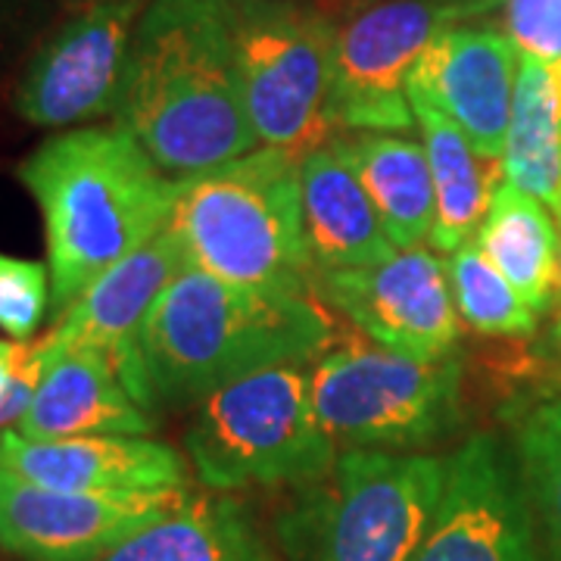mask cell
Here are the masks:
<instances>
[{"mask_svg":"<svg viewBox=\"0 0 561 561\" xmlns=\"http://www.w3.org/2000/svg\"><path fill=\"white\" fill-rule=\"evenodd\" d=\"M113 119L179 181L256 150L234 0H150L135 25Z\"/></svg>","mask_w":561,"mask_h":561,"instance_id":"cell-1","label":"cell"},{"mask_svg":"<svg viewBox=\"0 0 561 561\" xmlns=\"http://www.w3.org/2000/svg\"><path fill=\"white\" fill-rule=\"evenodd\" d=\"M44 219L54 312L169 228L179 179L122 125L66 128L16 169Z\"/></svg>","mask_w":561,"mask_h":561,"instance_id":"cell-2","label":"cell"},{"mask_svg":"<svg viewBox=\"0 0 561 561\" xmlns=\"http://www.w3.org/2000/svg\"><path fill=\"white\" fill-rule=\"evenodd\" d=\"M328 346L331 319L309 290L241 287L187 262L144 328L140 359L153 409H187L253 371L309 365Z\"/></svg>","mask_w":561,"mask_h":561,"instance_id":"cell-3","label":"cell"},{"mask_svg":"<svg viewBox=\"0 0 561 561\" xmlns=\"http://www.w3.org/2000/svg\"><path fill=\"white\" fill-rule=\"evenodd\" d=\"M172 234L194 268L241 287L309 290L300 157L256 147L179 181Z\"/></svg>","mask_w":561,"mask_h":561,"instance_id":"cell-4","label":"cell"},{"mask_svg":"<svg viewBox=\"0 0 561 561\" xmlns=\"http://www.w3.org/2000/svg\"><path fill=\"white\" fill-rule=\"evenodd\" d=\"M184 449L216 493L316 486L341 459L316 415L306 365H275L209 393L184 431Z\"/></svg>","mask_w":561,"mask_h":561,"instance_id":"cell-5","label":"cell"},{"mask_svg":"<svg viewBox=\"0 0 561 561\" xmlns=\"http://www.w3.org/2000/svg\"><path fill=\"white\" fill-rule=\"evenodd\" d=\"M321 427L337 449L409 453L461 424V359H412L387 346H337L309 368Z\"/></svg>","mask_w":561,"mask_h":561,"instance_id":"cell-6","label":"cell"},{"mask_svg":"<svg viewBox=\"0 0 561 561\" xmlns=\"http://www.w3.org/2000/svg\"><path fill=\"white\" fill-rule=\"evenodd\" d=\"M243 106L262 147L306 157L337 138L331 119L334 20L297 0H234Z\"/></svg>","mask_w":561,"mask_h":561,"instance_id":"cell-7","label":"cell"},{"mask_svg":"<svg viewBox=\"0 0 561 561\" xmlns=\"http://www.w3.org/2000/svg\"><path fill=\"white\" fill-rule=\"evenodd\" d=\"M446 483V459L346 449L316 483L306 527L309 561H412Z\"/></svg>","mask_w":561,"mask_h":561,"instance_id":"cell-8","label":"cell"},{"mask_svg":"<svg viewBox=\"0 0 561 561\" xmlns=\"http://www.w3.org/2000/svg\"><path fill=\"white\" fill-rule=\"evenodd\" d=\"M453 22L461 20L427 0H359L334 20L331 119L337 131L402 135L415 128L412 69Z\"/></svg>","mask_w":561,"mask_h":561,"instance_id":"cell-9","label":"cell"},{"mask_svg":"<svg viewBox=\"0 0 561 561\" xmlns=\"http://www.w3.org/2000/svg\"><path fill=\"white\" fill-rule=\"evenodd\" d=\"M147 0L72 10L22 69L13 106L38 128H81L116 113L135 25Z\"/></svg>","mask_w":561,"mask_h":561,"instance_id":"cell-10","label":"cell"},{"mask_svg":"<svg viewBox=\"0 0 561 561\" xmlns=\"http://www.w3.org/2000/svg\"><path fill=\"white\" fill-rule=\"evenodd\" d=\"M412 561H540L518 461L493 434L446 456L440 502Z\"/></svg>","mask_w":561,"mask_h":561,"instance_id":"cell-11","label":"cell"},{"mask_svg":"<svg viewBox=\"0 0 561 561\" xmlns=\"http://www.w3.org/2000/svg\"><path fill=\"white\" fill-rule=\"evenodd\" d=\"M319 297L365 337L412 359H443L459 343V309L443 260L412 247L375 265L312 278Z\"/></svg>","mask_w":561,"mask_h":561,"instance_id":"cell-12","label":"cell"},{"mask_svg":"<svg viewBox=\"0 0 561 561\" xmlns=\"http://www.w3.org/2000/svg\"><path fill=\"white\" fill-rule=\"evenodd\" d=\"M187 265L184 247L165 228L131 256L116 262L101 278L81 290L79 300L62 309L60 324L38 341L41 359L50 365L66 353H101L116 368L119 381L135 400L157 415L140 359V337L169 280Z\"/></svg>","mask_w":561,"mask_h":561,"instance_id":"cell-13","label":"cell"},{"mask_svg":"<svg viewBox=\"0 0 561 561\" xmlns=\"http://www.w3.org/2000/svg\"><path fill=\"white\" fill-rule=\"evenodd\" d=\"M184 496L187 490L144 496L69 493L0 468V549L20 561H101Z\"/></svg>","mask_w":561,"mask_h":561,"instance_id":"cell-14","label":"cell"},{"mask_svg":"<svg viewBox=\"0 0 561 561\" xmlns=\"http://www.w3.org/2000/svg\"><path fill=\"white\" fill-rule=\"evenodd\" d=\"M518 60L522 54L505 32L453 22L427 44L409 88L456 122L483 160L502 162Z\"/></svg>","mask_w":561,"mask_h":561,"instance_id":"cell-15","label":"cell"},{"mask_svg":"<svg viewBox=\"0 0 561 561\" xmlns=\"http://www.w3.org/2000/svg\"><path fill=\"white\" fill-rule=\"evenodd\" d=\"M0 468L50 490L94 496H144L187 490L184 456L153 437L28 440L13 427L0 434Z\"/></svg>","mask_w":561,"mask_h":561,"instance_id":"cell-16","label":"cell"},{"mask_svg":"<svg viewBox=\"0 0 561 561\" xmlns=\"http://www.w3.org/2000/svg\"><path fill=\"white\" fill-rule=\"evenodd\" d=\"M157 415L147 412L101 353H66L41 375L16 434L28 440L62 437H150Z\"/></svg>","mask_w":561,"mask_h":561,"instance_id":"cell-17","label":"cell"},{"mask_svg":"<svg viewBox=\"0 0 561 561\" xmlns=\"http://www.w3.org/2000/svg\"><path fill=\"white\" fill-rule=\"evenodd\" d=\"M300 194L312 278L324 272L375 265L397 253L375 203L368 201L359 179L331 150V144L300 160Z\"/></svg>","mask_w":561,"mask_h":561,"instance_id":"cell-18","label":"cell"},{"mask_svg":"<svg viewBox=\"0 0 561 561\" xmlns=\"http://www.w3.org/2000/svg\"><path fill=\"white\" fill-rule=\"evenodd\" d=\"M331 150L359 179L397 250L431 241L437 197L419 140L387 131H341L331 140Z\"/></svg>","mask_w":561,"mask_h":561,"instance_id":"cell-19","label":"cell"},{"mask_svg":"<svg viewBox=\"0 0 561 561\" xmlns=\"http://www.w3.org/2000/svg\"><path fill=\"white\" fill-rule=\"evenodd\" d=\"M101 561H275L250 508L228 493L184 496Z\"/></svg>","mask_w":561,"mask_h":561,"instance_id":"cell-20","label":"cell"},{"mask_svg":"<svg viewBox=\"0 0 561 561\" xmlns=\"http://www.w3.org/2000/svg\"><path fill=\"white\" fill-rule=\"evenodd\" d=\"M474 241L537 312L552 309L561 294L559 228L537 197L496 181Z\"/></svg>","mask_w":561,"mask_h":561,"instance_id":"cell-21","label":"cell"},{"mask_svg":"<svg viewBox=\"0 0 561 561\" xmlns=\"http://www.w3.org/2000/svg\"><path fill=\"white\" fill-rule=\"evenodd\" d=\"M500 165L505 181L537 197L561 228V62L518 60Z\"/></svg>","mask_w":561,"mask_h":561,"instance_id":"cell-22","label":"cell"},{"mask_svg":"<svg viewBox=\"0 0 561 561\" xmlns=\"http://www.w3.org/2000/svg\"><path fill=\"white\" fill-rule=\"evenodd\" d=\"M409 101H412L415 128L421 131V147L427 153L434 197H437L431 243L440 253H453L461 243L478 238L496 181L483 169V157L461 135L456 122L446 119L415 88H409Z\"/></svg>","mask_w":561,"mask_h":561,"instance_id":"cell-23","label":"cell"},{"mask_svg":"<svg viewBox=\"0 0 561 561\" xmlns=\"http://www.w3.org/2000/svg\"><path fill=\"white\" fill-rule=\"evenodd\" d=\"M459 319L490 337H530L540 312L515 290V284L490 262L478 241L461 243L443 260Z\"/></svg>","mask_w":561,"mask_h":561,"instance_id":"cell-24","label":"cell"},{"mask_svg":"<svg viewBox=\"0 0 561 561\" xmlns=\"http://www.w3.org/2000/svg\"><path fill=\"white\" fill-rule=\"evenodd\" d=\"M515 461L537 512L552 561H561V397L524 409L512 421Z\"/></svg>","mask_w":561,"mask_h":561,"instance_id":"cell-25","label":"cell"},{"mask_svg":"<svg viewBox=\"0 0 561 561\" xmlns=\"http://www.w3.org/2000/svg\"><path fill=\"white\" fill-rule=\"evenodd\" d=\"M54 309L47 262L0 253V331L28 341Z\"/></svg>","mask_w":561,"mask_h":561,"instance_id":"cell-26","label":"cell"},{"mask_svg":"<svg viewBox=\"0 0 561 561\" xmlns=\"http://www.w3.org/2000/svg\"><path fill=\"white\" fill-rule=\"evenodd\" d=\"M505 35L522 57L561 62V0H505Z\"/></svg>","mask_w":561,"mask_h":561,"instance_id":"cell-27","label":"cell"},{"mask_svg":"<svg viewBox=\"0 0 561 561\" xmlns=\"http://www.w3.org/2000/svg\"><path fill=\"white\" fill-rule=\"evenodd\" d=\"M44 359H41L38 346L32 343V350H28V356L22 359L20 371H16V378L13 383L0 393V434H7V431H13L16 424L22 421V415L28 412V405H32V397H35V390H38L41 375H44Z\"/></svg>","mask_w":561,"mask_h":561,"instance_id":"cell-28","label":"cell"},{"mask_svg":"<svg viewBox=\"0 0 561 561\" xmlns=\"http://www.w3.org/2000/svg\"><path fill=\"white\" fill-rule=\"evenodd\" d=\"M28 350H32V346L22 341H0V393L13 383L22 359L28 356Z\"/></svg>","mask_w":561,"mask_h":561,"instance_id":"cell-29","label":"cell"},{"mask_svg":"<svg viewBox=\"0 0 561 561\" xmlns=\"http://www.w3.org/2000/svg\"><path fill=\"white\" fill-rule=\"evenodd\" d=\"M359 3V0H353ZM427 3H437L443 10L456 13L459 20H471V16H483V13H493L496 7H502L505 0H427Z\"/></svg>","mask_w":561,"mask_h":561,"instance_id":"cell-30","label":"cell"},{"mask_svg":"<svg viewBox=\"0 0 561 561\" xmlns=\"http://www.w3.org/2000/svg\"><path fill=\"white\" fill-rule=\"evenodd\" d=\"M72 3V10H79V7H91V3H125V0H69Z\"/></svg>","mask_w":561,"mask_h":561,"instance_id":"cell-31","label":"cell"},{"mask_svg":"<svg viewBox=\"0 0 561 561\" xmlns=\"http://www.w3.org/2000/svg\"><path fill=\"white\" fill-rule=\"evenodd\" d=\"M552 341H556V353H559V359H561V316H559V321H556V331H552Z\"/></svg>","mask_w":561,"mask_h":561,"instance_id":"cell-32","label":"cell"},{"mask_svg":"<svg viewBox=\"0 0 561 561\" xmlns=\"http://www.w3.org/2000/svg\"><path fill=\"white\" fill-rule=\"evenodd\" d=\"M7 3H10V0H0V16H3V10H7Z\"/></svg>","mask_w":561,"mask_h":561,"instance_id":"cell-33","label":"cell"}]
</instances>
